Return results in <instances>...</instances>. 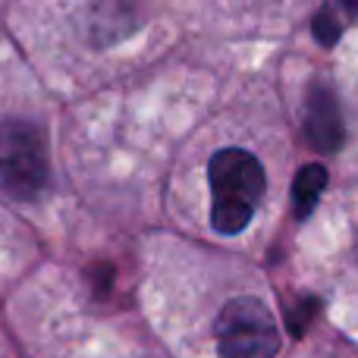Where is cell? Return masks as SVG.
Instances as JSON below:
<instances>
[{
  "label": "cell",
  "mask_w": 358,
  "mask_h": 358,
  "mask_svg": "<svg viewBox=\"0 0 358 358\" xmlns=\"http://www.w3.org/2000/svg\"><path fill=\"white\" fill-rule=\"evenodd\" d=\"M208 176L210 195H214V208H210L214 229L223 236L242 233L267 189L258 157L242 148H223L210 157Z\"/></svg>",
  "instance_id": "6da1fadb"
},
{
  "label": "cell",
  "mask_w": 358,
  "mask_h": 358,
  "mask_svg": "<svg viewBox=\"0 0 358 358\" xmlns=\"http://www.w3.org/2000/svg\"><path fill=\"white\" fill-rule=\"evenodd\" d=\"M48 142L29 120L0 123V189L10 198L31 201L48 189Z\"/></svg>",
  "instance_id": "7a4b0ae2"
},
{
  "label": "cell",
  "mask_w": 358,
  "mask_h": 358,
  "mask_svg": "<svg viewBox=\"0 0 358 358\" xmlns=\"http://www.w3.org/2000/svg\"><path fill=\"white\" fill-rule=\"evenodd\" d=\"M280 349V330L271 308L255 296L223 305L217 317V352L220 358H273Z\"/></svg>",
  "instance_id": "3957f363"
},
{
  "label": "cell",
  "mask_w": 358,
  "mask_h": 358,
  "mask_svg": "<svg viewBox=\"0 0 358 358\" xmlns=\"http://www.w3.org/2000/svg\"><path fill=\"white\" fill-rule=\"evenodd\" d=\"M305 132L308 142L315 145L321 155H334L343 145V117L336 94L327 85H311L308 88V104H305Z\"/></svg>",
  "instance_id": "277c9868"
},
{
  "label": "cell",
  "mask_w": 358,
  "mask_h": 358,
  "mask_svg": "<svg viewBox=\"0 0 358 358\" xmlns=\"http://www.w3.org/2000/svg\"><path fill=\"white\" fill-rule=\"evenodd\" d=\"M355 16H358V0H327V3L317 10L315 22H311L315 38L324 44V48H330V44L340 41L346 25L352 22Z\"/></svg>",
  "instance_id": "5b68a950"
},
{
  "label": "cell",
  "mask_w": 358,
  "mask_h": 358,
  "mask_svg": "<svg viewBox=\"0 0 358 358\" xmlns=\"http://www.w3.org/2000/svg\"><path fill=\"white\" fill-rule=\"evenodd\" d=\"M324 185H327V170L321 164H308L296 173V182H292V204H296V217L305 220V217L315 210V204L321 201Z\"/></svg>",
  "instance_id": "8992f818"
},
{
  "label": "cell",
  "mask_w": 358,
  "mask_h": 358,
  "mask_svg": "<svg viewBox=\"0 0 358 358\" xmlns=\"http://www.w3.org/2000/svg\"><path fill=\"white\" fill-rule=\"evenodd\" d=\"M355 255H358V233H355Z\"/></svg>",
  "instance_id": "52a82bcc"
}]
</instances>
